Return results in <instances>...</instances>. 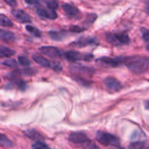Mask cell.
Segmentation results:
<instances>
[{
	"label": "cell",
	"mask_w": 149,
	"mask_h": 149,
	"mask_svg": "<svg viewBox=\"0 0 149 149\" xmlns=\"http://www.w3.org/2000/svg\"><path fill=\"white\" fill-rule=\"evenodd\" d=\"M11 14L16 20L20 23H30L31 17L29 14L26 13L23 10H20V9H14L12 10Z\"/></svg>",
	"instance_id": "obj_12"
},
{
	"label": "cell",
	"mask_w": 149,
	"mask_h": 149,
	"mask_svg": "<svg viewBox=\"0 0 149 149\" xmlns=\"http://www.w3.org/2000/svg\"><path fill=\"white\" fill-rule=\"evenodd\" d=\"M93 55L92 54H86V55H84V58H83V61H90L93 59Z\"/></svg>",
	"instance_id": "obj_37"
},
{
	"label": "cell",
	"mask_w": 149,
	"mask_h": 149,
	"mask_svg": "<svg viewBox=\"0 0 149 149\" xmlns=\"http://www.w3.org/2000/svg\"><path fill=\"white\" fill-rule=\"evenodd\" d=\"M106 41L114 46L128 45L130 39L127 33H108L106 34Z\"/></svg>",
	"instance_id": "obj_2"
},
{
	"label": "cell",
	"mask_w": 149,
	"mask_h": 149,
	"mask_svg": "<svg viewBox=\"0 0 149 149\" xmlns=\"http://www.w3.org/2000/svg\"><path fill=\"white\" fill-rule=\"evenodd\" d=\"M0 82H1V79H0Z\"/></svg>",
	"instance_id": "obj_39"
},
{
	"label": "cell",
	"mask_w": 149,
	"mask_h": 149,
	"mask_svg": "<svg viewBox=\"0 0 149 149\" xmlns=\"http://www.w3.org/2000/svg\"><path fill=\"white\" fill-rule=\"evenodd\" d=\"M15 53L13 49L0 45V57H4V58H9L13 56Z\"/></svg>",
	"instance_id": "obj_18"
},
{
	"label": "cell",
	"mask_w": 149,
	"mask_h": 149,
	"mask_svg": "<svg viewBox=\"0 0 149 149\" xmlns=\"http://www.w3.org/2000/svg\"><path fill=\"white\" fill-rule=\"evenodd\" d=\"M0 39L5 42H14L15 40V36L12 31L0 29Z\"/></svg>",
	"instance_id": "obj_16"
},
{
	"label": "cell",
	"mask_w": 149,
	"mask_h": 149,
	"mask_svg": "<svg viewBox=\"0 0 149 149\" xmlns=\"http://www.w3.org/2000/svg\"><path fill=\"white\" fill-rule=\"evenodd\" d=\"M4 1L7 3L8 5H10V7H15L17 5L16 0H4Z\"/></svg>",
	"instance_id": "obj_34"
},
{
	"label": "cell",
	"mask_w": 149,
	"mask_h": 149,
	"mask_svg": "<svg viewBox=\"0 0 149 149\" xmlns=\"http://www.w3.org/2000/svg\"><path fill=\"white\" fill-rule=\"evenodd\" d=\"M2 64L4 65H6L10 68H18V63L16 62L15 60L14 59H7L5 60L2 62Z\"/></svg>",
	"instance_id": "obj_27"
},
{
	"label": "cell",
	"mask_w": 149,
	"mask_h": 149,
	"mask_svg": "<svg viewBox=\"0 0 149 149\" xmlns=\"http://www.w3.org/2000/svg\"><path fill=\"white\" fill-rule=\"evenodd\" d=\"M39 50L44 55L53 58H57L61 57V52L58 48L51 46H43L39 48Z\"/></svg>",
	"instance_id": "obj_11"
},
{
	"label": "cell",
	"mask_w": 149,
	"mask_h": 149,
	"mask_svg": "<svg viewBox=\"0 0 149 149\" xmlns=\"http://www.w3.org/2000/svg\"><path fill=\"white\" fill-rule=\"evenodd\" d=\"M33 60L34 61L35 63L38 64V65H41V66L44 67V68H49L51 67V63L48 59L43 56H41L39 55H35L32 57Z\"/></svg>",
	"instance_id": "obj_17"
},
{
	"label": "cell",
	"mask_w": 149,
	"mask_h": 149,
	"mask_svg": "<svg viewBox=\"0 0 149 149\" xmlns=\"http://www.w3.org/2000/svg\"><path fill=\"white\" fill-rule=\"evenodd\" d=\"M97 18V15L95 14V13H90V14H88L86 15V19L83 21V24H85L86 26H91L93 23L95 22V20Z\"/></svg>",
	"instance_id": "obj_22"
},
{
	"label": "cell",
	"mask_w": 149,
	"mask_h": 149,
	"mask_svg": "<svg viewBox=\"0 0 149 149\" xmlns=\"http://www.w3.org/2000/svg\"><path fill=\"white\" fill-rule=\"evenodd\" d=\"M96 63L99 66L104 68H115L121 63L118 58H111L108 57H101L96 60Z\"/></svg>",
	"instance_id": "obj_5"
},
{
	"label": "cell",
	"mask_w": 149,
	"mask_h": 149,
	"mask_svg": "<svg viewBox=\"0 0 149 149\" xmlns=\"http://www.w3.org/2000/svg\"><path fill=\"white\" fill-rule=\"evenodd\" d=\"M86 29V28L80 27L78 26H73L70 29V31L73 32V33H80Z\"/></svg>",
	"instance_id": "obj_32"
},
{
	"label": "cell",
	"mask_w": 149,
	"mask_h": 149,
	"mask_svg": "<svg viewBox=\"0 0 149 149\" xmlns=\"http://www.w3.org/2000/svg\"><path fill=\"white\" fill-rule=\"evenodd\" d=\"M48 35L51 37V39H52L54 41H61L64 39V36H65V33H63V32H58V31H51L48 33Z\"/></svg>",
	"instance_id": "obj_21"
},
{
	"label": "cell",
	"mask_w": 149,
	"mask_h": 149,
	"mask_svg": "<svg viewBox=\"0 0 149 149\" xmlns=\"http://www.w3.org/2000/svg\"><path fill=\"white\" fill-rule=\"evenodd\" d=\"M73 79H74V80H75L77 83L81 84V85L89 86V84H91L90 81H86V79H84L81 78V77H77V76H74V77H73Z\"/></svg>",
	"instance_id": "obj_30"
},
{
	"label": "cell",
	"mask_w": 149,
	"mask_h": 149,
	"mask_svg": "<svg viewBox=\"0 0 149 149\" xmlns=\"http://www.w3.org/2000/svg\"><path fill=\"white\" fill-rule=\"evenodd\" d=\"M20 72L19 71H14L13 72L10 73L8 75L10 79L13 81V84H16V86L18 87V88L19 90H22V91H24L26 89V84L20 78Z\"/></svg>",
	"instance_id": "obj_10"
},
{
	"label": "cell",
	"mask_w": 149,
	"mask_h": 149,
	"mask_svg": "<svg viewBox=\"0 0 149 149\" xmlns=\"http://www.w3.org/2000/svg\"><path fill=\"white\" fill-rule=\"evenodd\" d=\"M32 147L35 149H42L49 148V146H48L46 143L42 142V141H37L32 146Z\"/></svg>",
	"instance_id": "obj_29"
},
{
	"label": "cell",
	"mask_w": 149,
	"mask_h": 149,
	"mask_svg": "<svg viewBox=\"0 0 149 149\" xmlns=\"http://www.w3.org/2000/svg\"><path fill=\"white\" fill-rule=\"evenodd\" d=\"M45 2L48 8L54 10L58 9V2L56 0H45Z\"/></svg>",
	"instance_id": "obj_26"
},
{
	"label": "cell",
	"mask_w": 149,
	"mask_h": 149,
	"mask_svg": "<svg viewBox=\"0 0 149 149\" xmlns=\"http://www.w3.org/2000/svg\"><path fill=\"white\" fill-rule=\"evenodd\" d=\"M52 68L55 71H57V72H59L61 70V65H60L59 63H56L53 65L52 66Z\"/></svg>",
	"instance_id": "obj_35"
},
{
	"label": "cell",
	"mask_w": 149,
	"mask_h": 149,
	"mask_svg": "<svg viewBox=\"0 0 149 149\" xmlns=\"http://www.w3.org/2000/svg\"><path fill=\"white\" fill-rule=\"evenodd\" d=\"M70 69L72 72L77 74H83V75L92 76L95 72V69L91 67L86 66L81 64H72L70 65Z\"/></svg>",
	"instance_id": "obj_6"
},
{
	"label": "cell",
	"mask_w": 149,
	"mask_h": 149,
	"mask_svg": "<svg viewBox=\"0 0 149 149\" xmlns=\"http://www.w3.org/2000/svg\"><path fill=\"white\" fill-rule=\"evenodd\" d=\"M26 30L29 31L31 34L33 35L34 36H35V37L39 38L42 36V33H41L40 31L37 29L36 27H34V26L28 25V26H26Z\"/></svg>",
	"instance_id": "obj_23"
},
{
	"label": "cell",
	"mask_w": 149,
	"mask_h": 149,
	"mask_svg": "<svg viewBox=\"0 0 149 149\" xmlns=\"http://www.w3.org/2000/svg\"><path fill=\"white\" fill-rule=\"evenodd\" d=\"M144 106H145V109L146 110L149 111V100H146V101H145Z\"/></svg>",
	"instance_id": "obj_38"
},
{
	"label": "cell",
	"mask_w": 149,
	"mask_h": 149,
	"mask_svg": "<svg viewBox=\"0 0 149 149\" xmlns=\"http://www.w3.org/2000/svg\"><path fill=\"white\" fill-rule=\"evenodd\" d=\"M141 33L144 41L148 43L147 48L149 49V29L145 27L141 28Z\"/></svg>",
	"instance_id": "obj_28"
},
{
	"label": "cell",
	"mask_w": 149,
	"mask_h": 149,
	"mask_svg": "<svg viewBox=\"0 0 149 149\" xmlns=\"http://www.w3.org/2000/svg\"><path fill=\"white\" fill-rule=\"evenodd\" d=\"M97 44V41L95 38L90 36H82L74 42H72L70 45L77 47H84L93 45Z\"/></svg>",
	"instance_id": "obj_7"
},
{
	"label": "cell",
	"mask_w": 149,
	"mask_h": 149,
	"mask_svg": "<svg viewBox=\"0 0 149 149\" xmlns=\"http://www.w3.org/2000/svg\"><path fill=\"white\" fill-rule=\"evenodd\" d=\"M0 26L4 27H12L13 23L8 17L0 13Z\"/></svg>",
	"instance_id": "obj_20"
},
{
	"label": "cell",
	"mask_w": 149,
	"mask_h": 149,
	"mask_svg": "<svg viewBox=\"0 0 149 149\" xmlns=\"http://www.w3.org/2000/svg\"><path fill=\"white\" fill-rule=\"evenodd\" d=\"M121 63H124L133 73L142 74L149 69V58L141 56L118 57Z\"/></svg>",
	"instance_id": "obj_1"
},
{
	"label": "cell",
	"mask_w": 149,
	"mask_h": 149,
	"mask_svg": "<svg viewBox=\"0 0 149 149\" xmlns=\"http://www.w3.org/2000/svg\"><path fill=\"white\" fill-rule=\"evenodd\" d=\"M23 134L29 139L33 141H43L44 137L36 130L30 129L23 131Z\"/></svg>",
	"instance_id": "obj_15"
},
{
	"label": "cell",
	"mask_w": 149,
	"mask_h": 149,
	"mask_svg": "<svg viewBox=\"0 0 149 149\" xmlns=\"http://www.w3.org/2000/svg\"><path fill=\"white\" fill-rule=\"evenodd\" d=\"M62 8L63 10H64V11L67 13V15H69L70 17H77V16L80 14V11H79V10L77 7H74V6L71 5V4H63Z\"/></svg>",
	"instance_id": "obj_14"
},
{
	"label": "cell",
	"mask_w": 149,
	"mask_h": 149,
	"mask_svg": "<svg viewBox=\"0 0 149 149\" xmlns=\"http://www.w3.org/2000/svg\"><path fill=\"white\" fill-rule=\"evenodd\" d=\"M36 12L38 15L40 16V17L50 19V20H55L58 17V15L56 13L55 10H51V9L49 8H45V7H42V6L37 7Z\"/></svg>",
	"instance_id": "obj_8"
},
{
	"label": "cell",
	"mask_w": 149,
	"mask_h": 149,
	"mask_svg": "<svg viewBox=\"0 0 149 149\" xmlns=\"http://www.w3.org/2000/svg\"><path fill=\"white\" fill-rule=\"evenodd\" d=\"M104 84H105V87L110 91L118 92L122 88L121 83L114 77H109L105 78L104 79Z\"/></svg>",
	"instance_id": "obj_9"
},
{
	"label": "cell",
	"mask_w": 149,
	"mask_h": 149,
	"mask_svg": "<svg viewBox=\"0 0 149 149\" xmlns=\"http://www.w3.org/2000/svg\"><path fill=\"white\" fill-rule=\"evenodd\" d=\"M23 74L26 76H32V75H34V74H35V73H36L37 71L31 68H26V69L23 70Z\"/></svg>",
	"instance_id": "obj_33"
},
{
	"label": "cell",
	"mask_w": 149,
	"mask_h": 149,
	"mask_svg": "<svg viewBox=\"0 0 149 149\" xmlns=\"http://www.w3.org/2000/svg\"><path fill=\"white\" fill-rule=\"evenodd\" d=\"M64 56L65 57L66 59L71 62L79 61L80 60H83V58H84V55L76 51H68V52H64Z\"/></svg>",
	"instance_id": "obj_13"
},
{
	"label": "cell",
	"mask_w": 149,
	"mask_h": 149,
	"mask_svg": "<svg viewBox=\"0 0 149 149\" xmlns=\"http://www.w3.org/2000/svg\"><path fill=\"white\" fill-rule=\"evenodd\" d=\"M25 2L27 3L30 5H34V4H37L40 1V0H24Z\"/></svg>",
	"instance_id": "obj_36"
},
{
	"label": "cell",
	"mask_w": 149,
	"mask_h": 149,
	"mask_svg": "<svg viewBox=\"0 0 149 149\" xmlns=\"http://www.w3.org/2000/svg\"><path fill=\"white\" fill-rule=\"evenodd\" d=\"M0 146L4 148H13L14 146L13 143L3 134L0 133Z\"/></svg>",
	"instance_id": "obj_19"
},
{
	"label": "cell",
	"mask_w": 149,
	"mask_h": 149,
	"mask_svg": "<svg viewBox=\"0 0 149 149\" xmlns=\"http://www.w3.org/2000/svg\"><path fill=\"white\" fill-rule=\"evenodd\" d=\"M147 144L144 142V141H134L131 143L129 145V148H134V149H142V148H148Z\"/></svg>",
	"instance_id": "obj_24"
},
{
	"label": "cell",
	"mask_w": 149,
	"mask_h": 149,
	"mask_svg": "<svg viewBox=\"0 0 149 149\" xmlns=\"http://www.w3.org/2000/svg\"><path fill=\"white\" fill-rule=\"evenodd\" d=\"M96 139L99 143L104 146H118L120 144V140L118 137L112 134L98 131L96 134Z\"/></svg>",
	"instance_id": "obj_3"
},
{
	"label": "cell",
	"mask_w": 149,
	"mask_h": 149,
	"mask_svg": "<svg viewBox=\"0 0 149 149\" xmlns=\"http://www.w3.org/2000/svg\"><path fill=\"white\" fill-rule=\"evenodd\" d=\"M18 62L21 65H23V66H29L31 64L30 61H29L27 58H25V57L23 56L18 57Z\"/></svg>",
	"instance_id": "obj_31"
},
{
	"label": "cell",
	"mask_w": 149,
	"mask_h": 149,
	"mask_svg": "<svg viewBox=\"0 0 149 149\" xmlns=\"http://www.w3.org/2000/svg\"><path fill=\"white\" fill-rule=\"evenodd\" d=\"M69 141L75 145H82L83 147L90 141L89 137L82 132H73L69 135Z\"/></svg>",
	"instance_id": "obj_4"
},
{
	"label": "cell",
	"mask_w": 149,
	"mask_h": 149,
	"mask_svg": "<svg viewBox=\"0 0 149 149\" xmlns=\"http://www.w3.org/2000/svg\"><path fill=\"white\" fill-rule=\"evenodd\" d=\"M145 135L143 134V132L140 130H136L133 132L131 135V138L133 141H142V140L145 139Z\"/></svg>",
	"instance_id": "obj_25"
}]
</instances>
